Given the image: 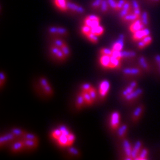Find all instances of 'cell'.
Here are the masks:
<instances>
[{
	"instance_id": "7",
	"label": "cell",
	"mask_w": 160,
	"mask_h": 160,
	"mask_svg": "<svg viewBox=\"0 0 160 160\" xmlns=\"http://www.w3.org/2000/svg\"><path fill=\"white\" fill-rule=\"evenodd\" d=\"M149 35H151V31L148 28H145L139 31L132 33V41L133 43H138L140 40L146 37Z\"/></svg>"
},
{
	"instance_id": "50",
	"label": "cell",
	"mask_w": 160,
	"mask_h": 160,
	"mask_svg": "<svg viewBox=\"0 0 160 160\" xmlns=\"http://www.w3.org/2000/svg\"><path fill=\"white\" fill-rule=\"evenodd\" d=\"M6 76L5 73L2 71L0 73V87H1V89H3V87L4 86V83L6 82Z\"/></svg>"
},
{
	"instance_id": "8",
	"label": "cell",
	"mask_w": 160,
	"mask_h": 160,
	"mask_svg": "<svg viewBox=\"0 0 160 160\" xmlns=\"http://www.w3.org/2000/svg\"><path fill=\"white\" fill-rule=\"evenodd\" d=\"M48 32L51 34L52 36L63 37H66L68 36V31L67 29L63 27L51 26L48 28Z\"/></svg>"
},
{
	"instance_id": "38",
	"label": "cell",
	"mask_w": 160,
	"mask_h": 160,
	"mask_svg": "<svg viewBox=\"0 0 160 160\" xmlns=\"http://www.w3.org/2000/svg\"><path fill=\"white\" fill-rule=\"evenodd\" d=\"M42 88L43 89V93L46 94L47 96H49V97L53 96V89H52V88L51 86V85L48 84V85H47V86H46L42 87Z\"/></svg>"
},
{
	"instance_id": "51",
	"label": "cell",
	"mask_w": 160,
	"mask_h": 160,
	"mask_svg": "<svg viewBox=\"0 0 160 160\" xmlns=\"http://www.w3.org/2000/svg\"><path fill=\"white\" fill-rule=\"evenodd\" d=\"M128 1V0H118V3H117V10L116 12H119L122 9L124 4L126 3V2Z\"/></svg>"
},
{
	"instance_id": "20",
	"label": "cell",
	"mask_w": 160,
	"mask_h": 160,
	"mask_svg": "<svg viewBox=\"0 0 160 160\" xmlns=\"http://www.w3.org/2000/svg\"><path fill=\"white\" fill-rule=\"evenodd\" d=\"M128 126L127 124H123L117 130V136L119 139L123 140L124 138H126V134L128 133Z\"/></svg>"
},
{
	"instance_id": "45",
	"label": "cell",
	"mask_w": 160,
	"mask_h": 160,
	"mask_svg": "<svg viewBox=\"0 0 160 160\" xmlns=\"http://www.w3.org/2000/svg\"><path fill=\"white\" fill-rule=\"evenodd\" d=\"M99 53L100 55H108V56H112V49H109L106 48H102L99 49Z\"/></svg>"
},
{
	"instance_id": "23",
	"label": "cell",
	"mask_w": 160,
	"mask_h": 160,
	"mask_svg": "<svg viewBox=\"0 0 160 160\" xmlns=\"http://www.w3.org/2000/svg\"><path fill=\"white\" fill-rule=\"evenodd\" d=\"M56 142L59 145V146L62 148L69 147L68 136H66V135L62 133L60 137L56 140Z\"/></svg>"
},
{
	"instance_id": "12",
	"label": "cell",
	"mask_w": 160,
	"mask_h": 160,
	"mask_svg": "<svg viewBox=\"0 0 160 160\" xmlns=\"http://www.w3.org/2000/svg\"><path fill=\"white\" fill-rule=\"evenodd\" d=\"M67 6H68V11L73 12L74 13L82 14V13H83L85 12L84 8L82 6H79V5H78V4H76L75 3L68 1Z\"/></svg>"
},
{
	"instance_id": "21",
	"label": "cell",
	"mask_w": 160,
	"mask_h": 160,
	"mask_svg": "<svg viewBox=\"0 0 160 160\" xmlns=\"http://www.w3.org/2000/svg\"><path fill=\"white\" fill-rule=\"evenodd\" d=\"M24 143L25 148L28 150H32L36 149L38 146V141L31 139H22Z\"/></svg>"
},
{
	"instance_id": "27",
	"label": "cell",
	"mask_w": 160,
	"mask_h": 160,
	"mask_svg": "<svg viewBox=\"0 0 160 160\" xmlns=\"http://www.w3.org/2000/svg\"><path fill=\"white\" fill-rule=\"evenodd\" d=\"M82 93V96L83 97V99L85 100V102H86V104L87 106H91L93 104L94 101L93 100L92 98L90 96V94L88 92H82L81 91L80 92Z\"/></svg>"
},
{
	"instance_id": "28",
	"label": "cell",
	"mask_w": 160,
	"mask_h": 160,
	"mask_svg": "<svg viewBox=\"0 0 160 160\" xmlns=\"http://www.w3.org/2000/svg\"><path fill=\"white\" fill-rule=\"evenodd\" d=\"M132 4L133 9V13L136 14V16H138L139 18H141V16H142L141 9H140V6L138 0H132Z\"/></svg>"
},
{
	"instance_id": "32",
	"label": "cell",
	"mask_w": 160,
	"mask_h": 160,
	"mask_svg": "<svg viewBox=\"0 0 160 160\" xmlns=\"http://www.w3.org/2000/svg\"><path fill=\"white\" fill-rule=\"evenodd\" d=\"M141 19L145 27L148 28L149 26V16L148 12L144 11L142 13Z\"/></svg>"
},
{
	"instance_id": "14",
	"label": "cell",
	"mask_w": 160,
	"mask_h": 160,
	"mask_svg": "<svg viewBox=\"0 0 160 160\" xmlns=\"http://www.w3.org/2000/svg\"><path fill=\"white\" fill-rule=\"evenodd\" d=\"M111 56H108V55H100L99 62L100 66L103 69H110V66H111Z\"/></svg>"
},
{
	"instance_id": "34",
	"label": "cell",
	"mask_w": 160,
	"mask_h": 160,
	"mask_svg": "<svg viewBox=\"0 0 160 160\" xmlns=\"http://www.w3.org/2000/svg\"><path fill=\"white\" fill-rule=\"evenodd\" d=\"M67 152H68L69 154L72 155V156H73L74 157L79 158L80 156H81V152H80L79 149H78L76 148L69 146L67 149Z\"/></svg>"
},
{
	"instance_id": "15",
	"label": "cell",
	"mask_w": 160,
	"mask_h": 160,
	"mask_svg": "<svg viewBox=\"0 0 160 160\" xmlns=\"http://www.w3.org/2000/svg\"><path fill=\"white\" fill-rule=\"evenodd\" d=\"M145 28L146 27H145V26L143 24L141 18H139L131 23V25L129 26V30L130 32L133 33L138 31H139V30H141Z\"/></svg>"
},
{
	"instance_id": "13",
	"label": "cell",
	"mask_w": 160,
	"mask_h": 160,
	"mask_svg": "<svg viewBox=\"0 0 160 160\" xmlns=\"http://www.w3.org/2000/svg\"><path fill=\"white\" fill-rule=\"evenodd\" d=\"M124 35L123 33H120L118 36V39L113 43L112 49L113 50H117V51H122L124 48Z\"/></svg>"
},
{
	"instance_id": "25",
	"label": "cell",
	"mask_w": 160,
	"mask_h": 160,
	"mask_svg": "<svg viewBox=\"0 0 160 160\" xmlns=\"http://www.w3.org/2000/svg\"><path fill=\"white\" fill-rule=\"evenodd\" d=\"M122 67V60L111 56V66L110 69H119Z\"/></svg>"
},
{
	"instance_id": "37",
	"label": "cell",
	"mask_w": 160,
	"mask_h": 160,
	"mask_svg": "<svg viewBox=\"0 0 160 160\" xmlns=\"http://www.w3.org/2000/svg\"><path fill=\"white\" fill-rule=\"evenodd\" d=\"M20 139H31V140H36V141H38V138L36 136V135L31 133H25L22 137L19 138Z\"/></svg>"
},
{
	"instance_id": "40",
	"label": "cell",
	"mask_w": 160,
	"mask_h": 160,
	"mask_svg": "<svg viewBox=\"0 0 160 160\" xmlns=\"http://www.w3.org/2000/svg\"><path fill=\"white\" fill-rule=\"evenodd\" d=\"M62 132H61V130L59 129V128H56V129H53V131L51 132V134H50V136H51V138L53 139H54V140H56L60 137V136H61L62 135Z\"/></svg>"
},
{
	"instance_id": "35",
	"label": "cell",
	"mask_w": 160,
	"mask_h": 160,
	"mask_svg": "<svg viewBox=\"0 0 160 160\" xmlns=\"http://www.w3.org/2000/svg\"><path fill=\"white\" fill-rule=\"evenodd\" d=\"M109 3L108 0H102V2L100 6V12L103 14H106L109 10Z\"/></svg>"
},
{
	"instance_id": "18",
	"label": "cell",
	"mask_w": 160,
	"mask_h": 160,
	"mask_svg": "<svg viewBox=\"0 0 160 160\" xmlns=\"http://www.w3.org/2000/svg\"><path fill=\"white\" fill-rule=\"evenodd\" d=\"M17 138H18L12 132L2 135V136L0 137V145H1V147L3 148V145L6 144L7 143H9L10 142L14 141V140L16 139Z\"/></svg>"
},
{
	"instance_id": "9",
	"label": "cell",
	"mask_w": 160,
	"mask_h": 160,
	"mask_svg": "<svg viewBox=\"0 0 160 160\" xmlns=\"http://www.w3.org/2000/svg\"><path fill=\"white\" fill-rule=\"evenodd\" d=\"M123 149L124 155L126 158H124L125 160H133L132 158V153L133 150V147L131 143L126 138H124L123 140Z\"/></svg>"
},
{
	"instance_id": "26",
	"label": "cell",
	"mask_w": 160,
	"mask_h": 160,
	"mask_svg": "<svg viewBox=\"0 0 160 160\" xmlns=\"http://www.w3.org/2000/svg\"><path fill=\"white\" fill-rule=\"evenodd\" d=\"M138 19H139L138 16H137L136 15L134 14L133 13H131L126 15V16H124L122 19H121V20L122 22H124V23H128V22L132 23L136 21V20H137Z\"/></svg>"
},
{
	"instance_id": "31",
	"label": "cell",
	"mask_w": 160,
	"mask_h": 160,
	"mask_svg": "<svg viewBox=\"0 0 160 160\" xmlns=\"http://www.w3.org/2000/svg\"><path fill=\"white\" fill-rule=\"evenodd\" d=\"M149 149L146 148H143L142 151L140 152L138 158L136 159V160H147L149 156Z\"/></svg>"
},
{
	"instance_id": "33",
	"label": "cell",
	"mask_w": 160,
	"mask_h": 160,
	"mask_svg": "<svg viewBox=\"0 0 160 160\" xmlns=\"http://www.w3.org/2000/svg\"><path fill=\"white\" fill-rule=\"evenodd\" d=\"M53 36V43L54 45H56L59 48H62L65 44H66V42L64 41L62 38H59V36Z\"/></svg>"
},
{
	"instance_id": "46",
	"label": "cell",
	"mask_w": 160,
	"mask_h": 160,
	"mask_svg": "<svg viewBox=\"0 0 160 160\" xmlns=\"http://www.w3.org/2000/svg\"><path fill=\"white\" fill-rule=\"evenodd\" d=\"M92 85L89 83H84L81 85V91L89 92L92 88Z\"/></svg>"
},
{
	"instance_id": "53",
	"label": "cell",
	"mask_w": 160,
	"mask_h": 160,
	"mask_svg": "<svg viewBox=\"0 0 160 160\" xmlns=\"http://www.w3.org/2000/svg\"><path fill=\"white\" fill-rule=\"evenodd\" d=\"M154 59L155 60H156V62L157 63V65H158V69H159V71L160 72V54H156L154 56Z\"/></svg>"
},
{
	"instance_id": "54",
	"label": "cell",
	"mask_w": 160,
	"mask_h": 160,
	"mask_svg": "<svg viewBox=\"0 0 160 160\" xmlns=\"http://www.w3.org/2000/svg\"><path fill=\"white\" fill-rule=\"evenodd\" d=\"M86 18H89V19L94 20V21H101V18L98 16H96V15H88Z\"/></svg>"
},
{
	"instance_id": "22",
	"label": "cell",
	"mask_w": 160,
	"mask_h": 160,
	"mask_svg": "<svg viewBox=\"0 0 160 160\" xmlns=\"http://www.w3.org/2000/svg\"><path fill=\"white\" fill-rule=\"evenodd\" d=\"M86 106V102H85V100L83 99V97L82 96V93L80 92L78 93L76 96V108L77 110H81L83 107Z\"/></svg>"
},
{
	"instance_id": "30",
	"label": "cell",
	"mask_w": 160,
	"mask_h": 160,
	"mask_svg": "<svg viewBox=\"0 0 160 160\" xmlns=\"http://www.w3.org/2000/svg\"><path fill=\"white\" fill-rule=\"evenodd\" d=\"M104 32H105V29L102 26H101V25H99V26H98L96 27L92 28L91 29V32L94 33L95 35H96V36L98 37L101 36L102 35H103Z\"/></svg>"
},
{
	"instance_id": "2",
	"label": "cell",
	"mask_w": 160,
	"mask_h": 160,
	"mask_svg": "<svg viewBox=\"0 0 160 160\" xmlns=\"http://www.w3.org/2000/svg\"><path fill=\"white\" fill-rule=\"evenodd\" d=\"M110 87H111V85L108 79H103L99 83L98 92V100L99 102H103L106 98L109 92Z\"/></svg>"
},
{
	"instance_id": "24",
	"label": "cell",
	"mask_w": 160,
	"mask_h": 160,
	"mask_svg": "<svg viewBox=\"0 0 160 160\" xmlns=\"http://www.w3.org/2000/svg\"><path fill=\"white\" fill-rule=\"evenodd\" d=\"M68 0H54V3L58 9L61 10L62 12H66L68 11L67 6Z\"/></svg>"
},
{
	"instance_id": "17",
	"label": "cell",
	"mask_w": 160,
	"mask_h": 160,
	"mask_svg": "<svg viewBox=\"0 0 160 160\" xmlns=\"http://www.w3.org/2000/svg\"><path fill=\"white\" fill-rule=\"evenodd\" d=\"M122 61L123 60H127V61H133L138 58V53L133 51V50H126L124 51L122 50Z\"/></svg>"
},
{
	"instance_id": "39",
	"label": "cell",
	"mask_w": 160,
	"mask_h": 160,
	"mask_svg": "<svg viewBox=\"0 0 160 160\" xmlns=\"http://www.w3.org/2000/svg\"><path fill=\"white\" fill-rule=\"evenodd\" d=\"M10 132H12L13 134H14L15 136H16L18 138H19L20 137H22L23 135L25 133H26V132L24 131V130H23L22 129L14 128H12L11 129V131H10Z\"/></svg>"
},
{
	"instance_id": "29",
	"label": "cell",
	"mask_w": 160,
	"mask_h": 160,
	"mask_svg": "<svg viewBox=\"0 0 160 160\" xmlns=\"http://www.w3.org/2000/svg\"><path fill=\"white\" fill-rule=\"evenodd\" d=\"M83 24L90 27L91 28L96 27L100 25V21H94V20L89 19L88 18H84L83 19Z\"/></svg>"
},
{
	"instance_id": "19",
	"label": "cell",
	"mask_w": 160,
	"mask_h": 160,
	"mask_svg": "<svg viewBox=\"0 0 160 160\" xmlns=\"http://www.w3.org/2000/svg\"><path fill=\"white\" fill-rule=\"evenodd\" d=\"M25 148L24 146V143L23 142L22 139H20L19 141H17L16 142H14L11 146V152L13 153H16L19 152H22V150H23Z\"/></svg>"
},
{
	"instance_id": "5",
	"label": "cell",
	"mask_w": 160,
	"mask_h": 160,
	"mask_svg": "<svg viewBox=\"0 0 160 160\" xmlns=\"http://www.w3.org/2000/svg\"><path fill=\"white\" fill-rule=\"evenodd\" d=\"M120 126V113L118 111L113 112L109 119V126L112 132L117 131Z\"/></svg>"
},
{
	"instance_id": "41",
	"label": "cell",
	"mask_w": 160,
	"mask_h": 160,
	"mask_svg": "<svg viewBox=\"0 0 160 160\" xmlns=\"http://www.w3.org/2000/svg\"><path fill=\"white\" fill-rule=\"evenodd\" d=\"M88 92L90 94V96H91V97L92 98L94 102H97L98 100V92H97L96 89L95 88H93V87H92V88L90 89Z\"/></svg>"
},
{
	"instance_id": "36",
	"label": "cell",
	"mask_w": 160,
	"mask_h": 160,
	"mask_svg": "<svg viewBox=\"0 0 160 160\" xmlns=\"http://www.w3.org/2000/svg\"><path fill=\"white\" fill-rule=\"evenodd\" d=\"M86 37L87 38V39L89 40L90 42L93 43V44H97L99 42L98 36H97L96 35H95L94 33H93L92 32H90L89 33H88Z\"/></svg>"
},
{
	"instance_id": "48",
	"label": "cell",
	"mask_w": 160,
	"mask_h": 160,
	"mask_svg": "<svg viewBox=\"0 0 160 160\" xmlns=\"http://www.w3.org/2000/svg\"><path fill=\"white\" fill-rule=\"evenodd\" d=\"M58 128L61 130V132L63 134L66 135V136H69V135L71 133L70 130L66 126H64V125H59Z\"/></svg>"
},
{
	"instance_id": "55",
	"label": "cell",
	"mask_w": 160,
	"mask_h": 160,
	"mask_svg": "<svg viewBox=\"0 0 160 160\" xmlns=\"http://www.w3.org/2000/svg\"><path fill=\"white\" fill-rule=\"evenodd\" d=\"M152 1H153L154 2H157V3L160 2V0H152Z\"/></svg>"
},
{
	"instance_id": "47",
	"label": "cell",
	"mask_w": 160,
	"mask_h": 160,
	"mask_svg": "<svg viewBox=\"0 0 160 160\" xmlns=\"http://www.w3.org/2000/svg\"><path fill=\"white\" fill-rule=\"evenodd\" d=\"M91 28L86 26V25H84L81 28V33L83 35V36H86L88 33L91 32Z\"/></svg>"
},
{
	"instance_id": "49",
	"label": "cell",
	"mask_w": 160,
	"mask_h": 160,
	"mask_svg": "<svg viewBox=\"0 0 160 160\" xmlns=\"http://www.w3.org/2000/svg\"><path fill=\"white\" fill-rule=\"evenodd\" d=\"M108 3H109V8L112 9L113 11L116 12L117 10V2L116 0H108Z\"/></svg>"
},
{
	"instance_id": "1",
	"label": "cell",
	"mask_w": 160,
	"mask_h": 160,
	"mask_svg": "<svg viewBox=\"0 0 160 160\" xmlns=\"http://www.w3.org/2000/svg\"><path fill=\"white\" fill-rule=\"evenodd\" d=\"M122 73L124 77L128 79H135L142 78L146 73L143 69L139 66L138 62L136 66L132 68H126L122 70Z\"/></svg>"
},
{
	"instance_id": "44",
	"label": "cell",
	"mask_w": 160,
	"mask_h": 160,
	"mask_svg": "<svg viewBox=\"0 0 160 160\" xmlns=\"http://www.w3.org/2000/svg\"><path fill=\"white\" fill-rule=\"evenodd\" d=\"M61 49L63 52V53H64L65 56H66L68 59L70 56V55H71V51H70V49L68 46V45L67 43L65 44L64 46L61 48Z\"/></svg>"
},
{
	"instance_id": "10",
	"label": "cell",
	"mask_w": 160,
	"mask_h": 160,
	"mask_svg": "<svg viewBox=\"0 0 160 160\" xmlns=\"http://www.w3.org/2000/svg\"><path fill=\"white\" fill-rule=\"evenodd\" d=\"M138 86V82L133 80V81L130 82L128 86L126 88L123 89L121 92V93H120V98H121V99H123L127 96H128L129 93H131L132 92H133L134 90L137 88Z\"/></svg>"
},
{
	"instance_id": "3",
	"label": "cell",
	"mask_w": 160,
	"mask_h": 160,
	"mask_svg": "<svg viewBox=\"0 0 160 160\" xmlns=\"http://www.w3.org/2000/svg\"><path fill=\"white\" fill-rule=\"evenodd\" d=\"M144 90L142 88H136L131 93H129L128 96L125 98L123 101H124L128 104H133L137 102L140 98H142L143 95Z\"/></svg>"
},
{
	"instance_id": "11",
	"label": "cell",
	"mask_w": 160,
	"mask_h": 160,
	"mask_svg": "<svg viewBox=\"0 0 160 160\" xmlns=\"http://www.w3.org/2000/svg\"><path fill=\"white\" fill-rule=\"evenodd\" d=\"M153 42V37L151 35L145 37L137 43V49L138 50H142L149 46Z\"/></svg>"
},
{
	"instance_id": "42",
	"label": "cell",
	"mask_w": 160,
	"mask_h": 160,
	"mask_svg": "<svg viewBox=\"0 0 160 160\" xmlns=\"http://www.w3.org/2000/svg\"><path fill=\"white\" fill-rule=\"evenodd\" d=\"M49 50H50V53H52V56L56 58L58 53L60 51V50H61V48H59L58 46H56V45L53 44V45H52V46H50Z\"/></svg>"
},
{
	"instance_id": "52",
	"label": "cell",
	"mask_w": 160,
	"mask_h": 160,
	"mask_svg": "<svg viewBox=\"0 0 160 160\" xmlns=\"http://www.w3.org/2000/svg\"><path fill=\"white\" fill-rule=\"evenodd\" d=\"M75 140H76V136L71 132L69 136H68V143H69V146H72L73 143H74Z\"/></svg>"
},
{
	"instance_id": "43",
	"label": "cell",
	"mask_w": 160,
	"mask_h": 160,
	"mask_svg": "<svg viewBox=\"0 0 160 160\" xmlns=\"http://www.w3.org/2000/svg\"><path fill=\"white\" fill-rule=\"evenodd\" d=\"M102 2V0H93L91 3L92 9L98 11V9L100 8V6H101Z\"/></svg>"
},
{
	"instance_id": "6",
	"label": "cell",
	"mask_w": 160,
	"mask_h": 160,
	"mask_svg": "<svg viewBox=\"0 0 160 160\" xmlns=\"http://www.w3.org/2000/svg\"><path fill=\"white\" fill-rule=\"evenodd\" d=\"M138 62L139 66L141 67L145 73L147 74H149L152 73V66L151 63H150L149 59H148L144 56H139L138 57Z\"/></svg>"
},
{
	"instance_id": "16",
	"label": "cell",
	"mask_w": 160,
	"mask_h": 160,
	"mask_svg": "<svg viewBox=\"0 0 160 160\" xmlns=\"http://www.w3.org/2000/svg\"><path fill=\"white\" fill-rule=\"evenodd\" d=\"M142 148H143V143L141 141L138 140V141L135 142L133 147L132 153V158L133 159V160H136V159L139 156L140 152L142 151Z\"/></svg>"
},
{
	"instance_id": "4",
	"label": "cell",
	"mask_w": 160,
	"mask_h": 160,
	"mask_svg": "<svg viewBox=\"0 0 160 160\" xmlns=\"http://www.w3.org/2000/svg\"><path fill=\"white\" fill-rule=\"evenodd\" d=\"M146 106L143 103L139 104L133 111L131 116V121L133 124H136L144 113Z\"/></svg>"
}]
</instances>
